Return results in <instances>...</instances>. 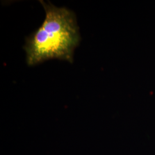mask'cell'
<instances>
[{
  "label": "cell",
  "instance_id": "obj_1",
  "mask_svg": "<svg viewBox=\"0 0 155 155\" xmlns=\"http://www.w3.org/2000/svg\"><path fill=\"white\" fill-rule=\"evenodd\" d=\"M40 2L45 17L41 26L26 39L27 64L32 66L54 59L72 63L74 51L81 39L74 13L50 2Z\"/></svg>",
  "mask_w": 155,
  "mask_h": 155
}]
</instances>
